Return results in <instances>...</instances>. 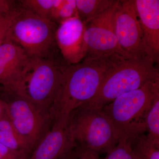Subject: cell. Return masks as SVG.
Returning a JSON list of instances; mask_svg holds the SVG:
<instances>
[{
    "mask_svg": "<svg viewBox=\"0 0 159 159\" xmlns=\"http://www.w3.org/2000/svg\"><path fill=\"white\" fill-rule=\"evenodd\" d=\"M143 32L144 52L146 56L159 62V1L134 0Z\"/></svg>",
    "mask_w": 159,
    "mask_h": 159,
    "instance_id": "cell-13",
    "label": "cell"
},
{
    "mask_svg": "<svg viewBox=\"0 0 159 159\" xmlns=\"http://www.w3.org/2000/svg\"><path fill=\"white\" fill-rule=\"evenodd\" d=\"M134 159H159V147L148 135L142 134L132 140Z\"/></svg>",
    "mask_w": 159,
    "mask_h": 159,
    "instance_id": "cell-15",
    "label": "cell"
},
{
    "mask_svg": "<svg viewBox=\"0 0 159 159\" xmlns=\"http://www.w3.org/2000/svg\"><path fill=\"white\" fill-rule=\"evenodd\" d=\"M147 56L124 58L106 73L97 93L80 107L102 109L117 97L140 88L146 83L159 80L158 69Z\"/></svg>",
    "mask_w": 159,
    "mask_h": 159,
    "instance_id": "cell-2",
    "label": "cell"
},
{
    "mask_svg": "<svg viewBox=\"0 0 159 159\" xmlns=\"http://www.w3.org/2000/svg\"><path fill=\"white\" fill-rule=\"evenodd\" d=\"M78 15L76 8V0H65L59 10L55 23L60 24L61 22Z\"/></svg>",
    "mask_w": 159,
    "mask_h": 159,
    "instance_id": "cell-21",
    "label": "cell"
},
{
    "mask_svg": "<svg viewBox=\"0 0 159 159\" xmlns=\"http://www.w3.org/2000/svg\"><path fill=\"white\" fill-rule=\"evenodd\" d=\"M0 131L9 132L14 134H15L17 135V136L19 137L21 140L19 135L18 134L17 131L14 125L12 124V122L10 121V119H9V117H8L6 114L5 116L0 118ZM23 143H24V142H23ZM24 145H25V144H24ZM26 149H27V148H26Z\"/></svg>",
    "mask_w": 159,
    "mask_h": 159,
    "instance_id": "cell-23",
    "label": "cell"
},
{
    "mask_svg": "<svg viewBox=\"0 0 159 159\" xmlns=\"http://www.w3.org/2000/svg\"><path fill=\"white\" fill-rule=\"evenodd\" d=\"M0 159H1V158H0Z\"/></svg>",
    "mask_w": 159,
    "mask_h": 159,
    "instance_id": "cell-28",
    "label": "cell"
},
{
    "mask_svg": "<svg viewBox=\"0 0 159 159\" xmlns=\"http://www.w3.org/2000/svg\"><path fill=\"white\" fill-rule=\"evenodd\" d=\"M118 3L97 16L85 25L83 39L86 57L117 56L130 58L119 47L114 29V20Z\"/></svg>",
    "mask_w": 159,
    "mask_h": 159,
    "instance_id": "cell-8",
    "label": "cell"
},
{
    "mask_svg": "<svg viewBox=\"0 0 159 159\" xmlns=\"http://www.w3.org/2000/svg\"><path fill=\"white\" fill-rule=\"evenodd\" d=\"M77 159H78V158H77Z\"/></svg>",
    "mask_w": 159,
    "mask_h": 159,
    "instance_id": "cell-27",
    "label": "cell"
},
{
    "mask_svg": "<svg viewBox=\"0 0 159 159\" xmlns=\"http://www.w3.org/2000/svg\"><path fill=\"white\" fill-rule=\"evenodd\" d=\"M0 143L13 150L25 151L30 155L22 140L14 134L0 131Z\"/></svg>",
    "mask_w": 159,
    "mask_h": 159,
    "instance_id": "cell-19",
    "label": "cell"
},
{
    "mask_svg": "<svg viewBox=\"0 0 159 159\" xmlns=\"http://www.w3.org/2000/svg\"><path fill=\"white\" fill-rule=\"evenodd\" d=\"M7 107V102L0 99V118L6 115Z\"/></svg>",
    "mask_w": 159,
    "mask_h": 159,
    "instance_id": "cell-25",
    "label": "cell"
},
{
    "mask_svg": "<svg viewBox=\"0 0 159 159\" xmlns=\"http://www.w3.org/2000/svg\"><path fill=\"white\" fill-rule=\"evenodd\" d=\"M67 65L51 58L30 57L23 70L16 96L29 99L50 113Z\"/></svg>",
    "mask_w": 159,
    "mask_h": 159,
    "instance_id": "cell-4",
    "label": "cell"
},
{
    "mask_svg": "<svg viewBox=\"0 0 159 159\" xmlns=\"http://www.w3.org/2000/svg\"><path fill=\"white\" fill-rule=\"evenodd\" d=\"M30 58L14 43L6 41L0 45V84L10 95H16L23 70Z\"/></svg>",
    "mask_w": 159,
    "mask_h": 159,
    "instance_id": "cell-12",
    "label": "cell"
},
{
    "mask_svg": "<svg viewBox=\"0 0 159 159\" xmlns=\"http://www.w3.org/2000/svg\"><path fill=\"white\" fill-rule=\"evenodd\" d=\"M132 140L120 139L108 152L104 159H134L131 146Z\"/></svg>",
    "mask_w": 159,
    "mask_h": 159,
    "instance_id": "cell-18",
    "label": "cell"
},
{
    "mask_svg": "<svg viewBox=\"0 0 159 159\" xmlns=\"http://www.w3.org/2000/svg\"><path fill=\"white\" fill-rule=\"evenodd\" d=\"M74 151L78 159H99V153L80 145H77Z\"/></svg>",
    "mask_w": 159,
    "mask_h": 159,
    "instance_id": "cell-22",
    "label": "cell"
},
{
    "mask_svg": "<svg viewBox=\"0 0 159 159\" xmlns=\"http://www.w3.org/2000/svg\"><path fill=\"white\" fill-rule=\"evenodd\" d=\"M71 125L77 145L99 154L107 153L120 140L113 124L102 109L77 108L72 113Z\"/></svg>",
    "mask_w": 159,
    "mask_h": 159,
    "instance_id": "cell-6",
    "label": "cell"
},
{
    "mask_svg": "<svg viewBox=\"0 0 159 159\" xmlns=\"http://www.w3.org/2000/svg\"><path fill=\"white\" fill-rule=\"evenodd\" d=\"M20 2L23 8L51 20L54 0H22Z\"/></svg>",
    "mask_w": 159,
    "mask_h": 159,
    "instance_id": "cell-17",
    "label": "cell"
},
{
    "mask_svg": "<svg viewBox=\"0 0 159 159\" xmlns=\"http://www.w3.org/2000/svg\"><path fill=\"white\" fill-rule=\"evenodd\" d=\"M114 24L119 47L129 57L147 56L144 52L143 32L134 0L118 1Z\"/></svg>",
    "mask_w": 159,
    "mask_h": 159,
    "instance_id": "cell-9",
    "label": "cell"
},
{
    "mask_svg": "<svg viewBox=\"0 0 159 159\" xmlns=\"http://www.w3.org/2000/svg\"><path fill=\"white\" fill-rule=\"evenodd\" d=\"M148 136L159 147V90L155 95L153 103L146 119Z\"/></svg>",
    "mask_w": 159,
    "mask_h": 159,
    "instance_id": "cell-16",
    "label": "cell"
},
{
    "mask_svg": "<svg viewBox=\"0 0 159 159\" xmlns=\"http://www.w3.org/2000/svg\"><path fill=\"white\" fill-rule=\"evenodd\" d=\"M124 58L117 56L85 57L77 64L67 65L50 108L52 122L60 117L70 116L93 99L107 71Z\"/></svg>",
    "mask_w": 159,
    "mask_h": 159,
    "instance_id": "cell-1",
    "label": "cell"
},
{
    "mask_svg": "<svg viewBox=\"0 0 159 159\" xmlns=\"http://www.w3.org/2000/svg\"><path fill=\"white\" fill-rule=\"evenodd\" d=\"M16 9L14 1L0 0V15L10 13Z\"/></svg>",
    "mask_w": 159,
    "mask_h": 159,
    "instance_id": "cell-24",
    "label": "cell"
},
{
    "mask_svg": "<svg viewBox=\"0 0 159 159\" xmlns=\"http://www.w3.org/2000/svg\"><path fill=\"white\" fill-rule=\"evenodd\" d=\"M6 115L30 155L52 127L50 113L24 97L10 95Z\"/></svg>",
    "mask_w": 159,
    "mask_h": 159,
    "instance_id": "cell-7",
    "label": "cell"
},
{
    "mask_svg": "<svg viewBox=\"0 0 159 159\" xmlns=\"http://www.w3.org/2000/svg\"><path fill=\"white\" fill-rule=\"evenodd\" d=\"M85 26L78 15L60 23L55 39L65 62L75 64L86 57V50L83 36Z\"/></svg>",
    "mask_w": 159,
    "mask_h": 159,
    "instance_id": "cell-11",
    "label": "cell"
},
{
    "mask_svg": "<svg viewBox=\"0 0 159 159\" xmlns=\"http://www.w3.org/2000/svg\"><path fill=\"white\" fill-rule=\"evenodd\" d=\"M77 157L75 153L74 149V150H71L68 153L66 154L63 156L60 159H77Z\"/></svg>",
    "mask_w": 159,
    "mask_h": 159,
    "instance_id": "cell-26",
    "label": "cell"
},
{
    "mask_svg": "<svg viewBox=\"0 0 159 159\" xmlns=\"http://www.w3.org/2000/svg\"><path fill=\"white\" fill-rule=\"evenodd\" d=\"M57 27L54 22L23 8L12 23L6 41L16 44L31 58H51Z\"/></svg>",
    "mask_w": 159,
    "mask_h": 159,
    "instance_id": "cell-5",
    "label": "cell"
},
{
    "mask_svg": "<svg viewBox=\"0 0 159 159\" xmlns=\"http://www.w3.org/2000/svg\"><path fill=\"white\" fill-rule=\"evenodd\" d=\"M72 114L60 117L31 153L29 159H60L77 146L71 125Z\"/></svg>",
    "mask_w": 159,
    "mask_h": 159,
    "instance_id": "cell-10",
    "label": "cell"
},
{
    "mask_svg": "<svg viewBox=\"0 0 159 159\" xmlns=\"http://www.w3.org/2000/svg\"><path fill=\"white\" fill-rule=\"evenodd\" d=\"M20 9L7 14L0 15V45L6 42L7 34Z\"/></svg>",
    "mask_w": 159,
    "mask_h": 159,
    "instance_id": "cell-20",
    "label": "cell"
},
{
    "mask_svg": "<svg viewBox=\"0 0 159 159\" xmlns=\"http://www.w3.org/2000/svg\"><path fill=\"white\" fill-rule=\"evenodd\" d=\"M158 90L159 80L148 81L140 88L117 97L102 107L120 139L132 140L147 131V115Z\"/></svg>",
    "mask_w": 159,
    "mask_h": 159,
    "instance_id": "cell-3",
    "label": "cell"
},
{
    "mask_svg": "<svg viewBox=\"0 0 159 159\" xmlns=\"http://www.w3.org/2000/svg\"><path fill=\"white\" fill-rule=\"evenodd\" d=\"M116 2L114 0H76L78 16L85 25Z\"/></svg>",
    "mask_w": 159,
    "mask_h": 159,
    "instance_id": "cell-14",
    "label": "cell"
}]
</instances>
